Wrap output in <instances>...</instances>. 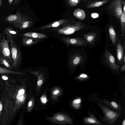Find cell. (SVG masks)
Segmentation results:
<instances>
[{
  "label": "cell",
  "instance_id": "obj_1",
  "mask_svg": "<svg viewBox=\"0 0 125 125\" xmlns=\"http://www.w3.org/2000/svg\"><path fill=\"white\" fill-rule=\"evenodd\" d=\"M0 96L3 104L0 123L8 125L14 120L22 103L25 99V90L21 88L17 79L5 81Z\"/></svg>",
  "mask_w": 125,
  "mask_h": 125
},
{
  "label": "cell",
  "instance_id": "obj_2",
  "mask_svg": "<svg viewBox=\"0 0 125 125\" xmlns=\"http://www.w3.org/2000/svg\"><path fill=\"white\" fill-rule=\"evenodd\" d=\"M10 43V49L12 60L11 65L15 69L19 66L21 62V54L20 51L13 39L11 37L7 36Z\"/></svg>",
  "mask_w": 125,
  "mask_h": 125
},
{
  "label": "cell",
  "instance_id": "obj_3",
  "mask_svg": "<svg viewBox=\"0 0 125 125\" xmlns=\"http://www.w3.org/2000/svg\"><path fill=\"white\" fill-rule=\"evenodd\" d=\"M98 104L104 113V120L109 124H114L120 115V113L114 111L100 103H98Z\"/></svg>",
  "mask_w": 125,
  "mask_h": 125
},
{
  "label": "cell",
  "instance_id": "obj_4",
  "mask_svg": "<svg viewBox=\"0 0 125 125\" xmlns=\"http://www.w3.org/2000/svg\"><path fill=\"white\" fill-rule=\"evenodd\" d=\"M9 42L8 40L6 39L4 36L2 35V39L0 40V54L3 58L11 64L12 60Z\"/></svg>",
  "mask_w": 125,
  "mask_h": 125
},
{
  "label": "cell",
  "instance_id": "obj_5",
  "mask_svg": "<svg viewBox=\"0 0 125 125\" xmlns=\"http://www.w3.org/2000/svg\"><path fill=\"white\" fill-rule=\"evenodd\" d=\"M124 1L122 0H113L108 7V10L111 11L113 15L120 19L122 12V6Z\"/></svg>",
  "mask_w": 125,
  "mask_h": 125
},
{
  "label": "cell",
  "instance_id": "obj_6",
  "mask_svg": "<svg viewBox=\"0 0 125 125\" xmlns=\"http://www.w3.org/2000/svg\"><path fill=\"white\" fill-rule=\"evenodd\" d=\"M84 24L79 21L75 23L59 29V33L66 35H69L74 33L75 31L80 30L85 27Z\"/></svg>",
  "mask_w": 125,
  "mask_h": 125
},
{
  "label": "cell",
  "instance_id": "obj_7",
  "mask_svg": "<svg viewBox=\"0 0 125 125\" xmlns=\"http://www.w3.org/2000/svg\"><path fill=\"white\" fill-rule=\"evenodd\" d=\"M105 62L112 69L118 71L120 66L115 62V58L112 54L108 50L105 51L104 54Z\"/></svg>",
  "mask_w": 125,
  "mask_h": 125
},
{
  "label": "cell",
  "instance_id": "obj_8",
  "mask_svg": "<svg viewBox=\"0 0 125 125\" xmlns=\"http://www.w3.org/2000/svg\"><path fill=\"white\" fill-rule=\"evenodd\" d=\"M5 20L6 22L13 25L26 20L18 11L14 14H11L8 16Z\"/></svg>",
  "mask_w": 125,
  "mask_h": 125
},
{
  "label": "cell",
  "instance_id": "obj_9",
  "mask_svg": "<svg viewBox=\"0 0 125 125\" xmlns=\"http://www.w3.org/2000/svg\"><path fill=\"white\" fill-rule=\"evenodd\" d=\"M110 1V0H102L89 2L86 4L85 6L88 8H95L103 5Z\"/></svg>",
  "mask_w": 125,
  "mask_h": 125
},
{
  "label": "cell",
  "instance_id": "obj_10",
  "mask_svg": "<svg viewBox=\"0 0 125 125\" xmlns=\"http://www.w3.org/2000/svg\"><path fill=\"white\" fill-rule=\"evenodd\" d=\"M117 56L118 62L121 63L123 62L124 56L122 45L120 42H118L117 46Z\"/></svg>",
  "mask_w": 125,
  "mask_h": 125
},
{
  "label": "cell",
  "instance_id": "obj_11",
  "mask_svg": "<svg viewBox=\"0 0 125 125\" xmlns=\"http://www.w3.org/2000/svg\"><path fill=\"white\" fill-rule=\"evenodd\" d=\"M83 57L80 54L74 55L72 60V64L74 66H76L82 63L84 61Z\"/></svg>",
  "mask_w": 125,
  "mask_h": 125
},
{
  "label": "cell",
  "instance_id": "obj_12",
  "mask_svg": "<svg viewBox=\"0 0 125 125\" xmlns=\"http://www.w3.org/2000/svg\"><path fill=\"white\" fill-rule=\"evenodd\" d=\"M4 33L6 36L11 37L13 39L16 37L18 33L17 30L11 27H7L3 30Z\"/></svg>",
  "mask_w": 125,
  "mask_h": 125
},
{
  "label": "cell",
  "instance_id": "obj_13",
  "mask_svg": "<svg viewBox=\"0 0 125 125\" xmlns=\"http://www.w3.org/2000/svg\"><path fill=\"white\" fill-rule=\"evenodd\" d=\"M68 42L70 44L75 45L85 46L86 45L85 41L81 38L70 39H69Z\"/></svg>",
  "mask_w": 125,
  "mask_h": 125
},
{
  "label": "cell",
  "instance_id": "obj_14",
  "mask_svg": "<svg viewBox=\"0 0 125 125\" xmlns=\"http://www.w3.org/2000/svg\"><path fill=\"white\" fill-rule=\"evenodd\" d=\"M90 117H84V122L86 124L101 125V123L93 115L89 114Z\"/></svg>",
  "mask_w": 125,
  "mask_h": 125
},
{
  "label": "cell",
  "instance_id": "obj_15",
  "mask_svg": "<svg viewBox=\"0 0 125 125\" xmlns=\"http://www.w3.org/2000/svg\"><path fill=\"white\" fill-rule=\"evenodd\" d=\"M73 15L76 18L81 20H84L86 17L85 11L80 8L75 9L73 12Z\"/></svg>",
  "mask_w": 125,
  "mask_h": 125
},
{
  "label": "cell",
  "instance_id": "obj_16",
  "mask_svg": "<svg viewBox=\"0 0 125 125\" xmlns=\"http://www.w3.org/2000/svg\"><path fill=\"white\" fill-rule=\"evenodd\" d=\"M96 35V34L95 33H89L85 34L84 38L87 42L91 44L95 40Z\"/></svg>",
  "mask_w": 125,
  "mask_h": 125
},
{
  "label": "cell",
  "instance_id": "obj_17",
  "mask_svg": "<svg viewBox=\"0 0 125 125\" xmlns=\"http://www.w3.org/2000/svg\"><path fill=\"white\" fill-rule=\"evenodd\" d=\"M23 35L25 36L37 38H43L46 37L44 34L35 32H28L24 33Z\"/></svg>",
  "mask_w": 125,
  "mask_h": 125
},
{
  "label": "cell",
  "instance_id": "obj_18",
  "mask_svg": "<svg viewBox=\"0 0 125 125\" xmlns=\"http://www.w3.org/2000/svg\"><path fill=\"white\" fill-rule=\"evenodd\" d=\"M31 21H24L20 22L14 24L12 26L21 30L28 27L30 25Z\"/></svg>",
  "mask_w": 125,
  "mask_h": 125
},
{
  "label": "cell",
  "instance_id": "obj_19",
  "mask_svg": "<svg viewBox=\"0 0 125 125\" xmlns=\"http://www.w3.org/2000/svg\"><path fill=\"white\" fill-rule=\"evenodd\" d=\"M109 36L113 44H114L116 42V34L113 26H109L108 27Z\"/></svg>",
  "mask_w": 125,
  "mask_h": 125
},
{
  "label": "cell",
  "instance_id": "obj_20",
  "mask_svg": "<svg viewBox=\"0 0 125 125\" xmlns=\"http://www.w3.org/2000/svg\"><path fill=\"white\" fill-rule=\"evenodd\" d=\"M120 19L122 33L124 38L125 32V11L122 10Z\"/></svg>",
  "mask_w": 125,
  "mask_h": 125
},
{
  "label": "cell",
  "instance_id": "obj_21",
  "mask_svg": "<svg viewBox=\"0 0 125 125\" xmlns=\"http://www.w3.org/2000/svg\"><path fill=\"white\" fill-rule=\"evenodd\" d=\"M102 101L105 104L114 109L117 110H120L121 109L120 106L115 102H109L104 99Z\"/></svg>",
  "mask_w": 125,
  "mask_h": 125
},
{
  "label": "cell",
  "instance_id": "obj_22",
  "mask_svg": "<svg viewBox=\"0 0 125 125\" xmlns=\"http://www.w3.org/2000/svg\"><path fill=\"white\" fill-rule=\"evenodd\" d=\"M4 73H9L18 75L22 74V73H21L12 71L0 66V74Z\"/></svg>",
  "mask_w": 125,
  "mask_h": 125
},
{
  "label": "cell",
  "instance_id": "obj_23",
  "mask_svg": "<svg viewBox=\"0 0 125 125\" xmlns=\"http://www.w3.org/2000/svg\"><path fill=\"white\" fill-rule=\"evenodd\" d=\"M0 63L5 67L9 69H12V67L5 59L3 58L0 54Z\"/></svg>",
  "mask_w": 125,
  "mask_h": 125
},
{
  "label": "cell",
  "instance_id": "obj_24",
  "mask_svg": "<svg viewBox=\"0 0 125 125\" xmlns=\"http://www.w3.org/2000/svg\"><path fill=\"white\" fill-rule=\"evenodd\" d=\"M81 101V99L80 97L75 99L73 101V105L76 109H78L80 108Z\"/></svg>",
  "mask_w": 125,
  "mask_h": 125
},
{
  "label": "cell",
  "instance_id": "obj_25",
  "mask_svg": "<svg viewBox=\"0 0 125 125\" xmlns=\"http://www.w3.org/2000/svg\"><path fill=\"white\" fill-rule=\"evenodd\" d=\"M81 0H68L69 4L72 6H77L81 2Z\"/></svg>",
  "mask_w": 125,
  "mask_h": 125
},
{
  "label": "cell",
  "instance_id": "obj_26",
  "mask_svg": "<svg viewBox=\"0 0 125 125\" xmlns=\"http://www.w3.org/2000/svg\"><path fill=\"white\" fill-rule=\"evenodd\" d=\"M76 78L79 80L84 81L88 79L89 76L87 74L83 73L81 74L79 76L77 77Z\"/></svg>",
  "mask_w": 125,
  "mask_h": 125
},
{
  "label": "cell",
  "instance_id": "obj_27",
  "mask_svg": "<svg viewBox=\"0 0 125 125\" xmlns=\"http://www.w3.org/2000/svg\"><path fill=\"white\" fill-rule=\"evenodd\" d=\"M65 21V20H61L57 21L53 23L51 25L52 27H55L58 26L62 23H63Z\"/></svg>",
  "mask_w": 125,
  "mask_h": 125
},
{
  "label": "cell",
  "instance_id": "obj_28",
  "mask_svg": "<svg viewBox=\"0 0 125 125\" xmlns=\"http://www.w3.org/2000/svg\"><path fill=\"white\" fill-rule=\"evenodd\" d=\"M2 109L3 104L1 100L0 99V122L1 118Z\"/></svg>",
  "mask_w": 125,
  "mask_h": 125
},
{
  "label": "cell",
  "instance_id": "obj_29",
  "mask_svg": "<svg viewBox=\"0 0 125 125\" xmlns=\"http://www.w3.org/2000/svg\"><path fill=\"white\" fill-rule=\"evenodd\" d=\"M56 119L59 121H62L64 119V117L62 115H58L56 117Z\"/></svg>",
  "mask_w": 125,
  "mask_h": 125
},
{
  "label": "cell",
  "instance_id": "obj_30",
  "mask_svg": "<svg viewBox=\"0 0 125 125\" xmlns=\"http://www.w3.org/2000/svg\"><path fill=\"white\" fill-rule=\"evenodd\" d=\"M91 17L93 18H95L98 17L99 16V14L96 13H93L91 14Z\"/></svg>",
  "mask_w": 125,
  "mask_h": 125
},
{
  "label": "cell",
  "instance_id": "obj_31",
  "mask_svg": "<svg viewBox=\"0 0 125 125\" xmlns=\"http://www.w3.org/2000/svg\"><path fill=\"white\" fill-rule=\"evenodd\" d=\"M21 0H14L13 1V5L15 6Z\"/></svg>",
  "mask_w": 125,
  "mask_h": 125
},
{
  "label": "cell",
  "instance_id": "obj_32",
  "mask_svg": "<svg viewBox=\"0 0 125 125\" xmlns=\"http://www.w3.org/2000/svg\"><path fill=\"white\" fill-rule=\"evenodd\" d=\"M2 78L4 80H7L8 79V78L5 75H2Z\"/></svg>",
  "mask_w": 125,
  "mask_h": 125
},
{
  "label": "cell",
  "instance_id": "obj_33",
  "mask_svg": "<svg viewBox=\"0 0 125 125\" xmlns=\"http://www.w3.org/2000/svg\"><path fill=\"white\" fill-rule=\"evenodd\" d=\"M42 83V81L41 80H40L37 82V84L38 85L40 86L41 85Z\"/></svg>",
  "mask_w": 125,
  "mask_h": 125
},
{
  "label": "cell",
  "instance_id": "obj_34",
  "mask_svg": "<svg viewBox=\"0 0 125 125\" xmlns=\"http://www.w3.org/2000/svg\"><path fill=\"white\" fill-rule=\"evenodd\" d=\"M42 101L44 103H45L47 101L46 99L45 98L43 97L41 99Z\"/></svg>",
  "mask_w": 125,
  "mask_h": 125
},
{
  "label": "cell",
  "instance_id": "obj_35",
  "mask_svg": "<svg viewBox=\"0 0 125 125\" xmlns=\"http://www.w3.org/2000/svg\"><path fill=\"white\" fill-rule=\"evenodd\" d=\"M121 69L122 71H124L125 69V64L124 65H123L121 68Z\"/></svg>",
  "mask_w": 125,
  "mask_h": 125
},
{
  "label": "cell",
  "instance_id": "obj_36",
  "mask_svg": "<svg viewBox=\"0 0 125 125\" xmlns=\"http://www.w3.org/2000/svg\"><path fill=\"white\" fill-rule=\"evenodd\" d=\"M82 1L84 2H89L92 0H81Z\"/></svg>",
  "mask_w": 125,
  "mask_h": 125
},
{
  "label": "cell",
  "instance_id": "obj_37",
  "mask_svg": "<svg viewBox=\"0 0 125 125\" xmlns=\"http://www.w3.org/2000/svg\"><path fill=\"white\" fill-rule=\"evenodd\" d=\"M59 92V91L58 90H56L54 91L53 92V94H57Z\"/></svg>",
  "mask_w": 125,
  "mask_h": 125
},
{
  "label": "cell",
  "instance_id": "obj_38",
  "mask_svg": "<svg viewBox=\"0 0 125 125\" xmlns=\"http://www.w3.org/2000/svg\"><path fill=\"white\" fill-rule=\"evenodd\" d=\"M32 104V103L31 101H30L28 104V106L29 107L31 106Z\"/></svg>",
  "mask_w": 125,
  "mask_h": 125
},
{
  "label": "cell",
  "instance_id": "obj_39",
  "mask_svg": "<svg viewBox=\"0 0 125 125\" xmlns=\"http://www.w3.org/2000/svg\"><path fill=\"white\" fill-rule=\"evenodd\" d=\"M8 2L9 5H10L12 3L13 0H8Z\"/></svg>",
  "mask_w": 125,
  "mask_h": 125
},
{
  "label": "cell",
  "instance_id": "obj_40",
  "mask_svg": "<svg viewBox=\"0 0 125 125\" xmlns=\"http://www.w3.org/2000/svg\"><path fill=\"white\" fill-rule=\"evenodd\" d=\"M122 125H125V119H124V120L123 121L122 123Z\"/></svg>",
  "mask_w": 125,
  "mask_h": 125
},
{
  "label": "cell",
  "instance_id": "obj_41",
  "mask_svg": "<svg viewBox=\"0 0 125 125\" xmlns=\"http://www.w3.org/2000/svg\"><path fill=\"white\" fill-rule=\"evenodd\" d=\"M2 4V0H0V7L1 6Z\"/></svg>",
  "mask_w": 125,
  "mask_h": 125
},
{
  "label": "cell",
  "instance_id": "obj_42",
  "mask_svg": "<svg viewBox=\"0 0 125 125\" xmlns=\"http://www.w3.org/2000/svg\"><path fill=\"white\" fill-rule=\"evenodd\" d=\"M125 56H124V59H123V61H124V62H125Z\"/></svg>",
  "mask_w": 125,
  "mask_h": 125
},
{
  "label": "cell",
  "instance_id": "obj_43",
  "mask_svg": "<svg viewBox=\"0 0 125 125\" xmlns=\"http://www.w3.org/2000/svg\"><path fill=\"white\" fill-rule=\"evenodd\" d=\"M1 34H0V38H1Z\"/></svg>",
  "mask_w": 125,
  "mask_h": 125
},
{
  "label": "cell",
  "instance_id": "obj_44",
  "mask_svg": "<svg viewBox=\"0 0 125 125\" xmlns=\"http://www.w3.org/2000/svg\"></svg>",
  "mask_w": 125,
  "mask_h": 125
}]
</instances>
